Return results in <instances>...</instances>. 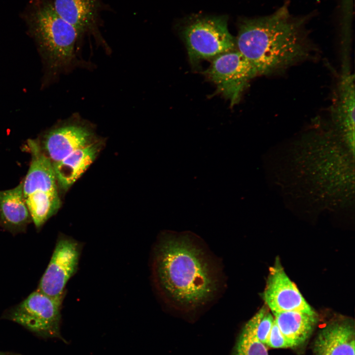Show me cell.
Returning <instances> with one entry per match:
<instances>
[{
    "label": "cell",
    "mask_w": 355,
    "mask_h": 355,
    "mask_svg": "<svg viewBox=\"0 0 355 355\" xmlns=\"http://www.w3.org/2000/svg\"><path fill=\"white\" fill-rule=\"evenodd\" d=\"M152 273L163 299L181 310L205 305L219 288L216 264L197 237L189 233L168 232L160 236L154 249Z\"/></svg>",
    "instance_id": "1"
},
{
    "label": "cell",
    "mask_w": 355,
    "mask_h": 355,
    "mask_svg": "<svg viewBox=\"0 0 355 355\" xmlns=\"http://www.w3.org/2000/svg\"><path fill=\"white\" fill-rule=\"evenodd\" d=\"M285 3L273 13L241 20L236 49L258 75L284 71L312 56L315 47L306 28L307 16H294Z\"/></svg>",
    "instance_id": "2"
},
{
    "label": "cell",
    "mask_w": 355,
    "mask_h": 355,
    "mask_svg": "<svg viewBox=\"0 0 355 355\" xmlns=\"http://www.w3.org/2000/svg\"><path fill=\"white\" fill-rule=\"evenodd\" d=\"M26 20L32 35L44 51L51 68L59 69L71 62L77 30L56 11L47 0H32Z\"/></svg>",
    "instance_id": "3"
},
{
    "label": "cell",
    "mask_w": 355,
    "mask_h": 355,
    "mask_svg": "<svg viewBox=\"0 0 355 355\" xmlns=\"http://www.w3.org/2000/svg\"><path fill=\"white\" fill-rule=\"evenodd\" d=\"M31 161L23 183V193L32 220L39 230L61 206L57 183L49 159L36 141L28 142Z\"/></svg>",
    "instance_id": "4"
},
{
    "label": "cell",
    "mask_w": 355,
    "mask_h": 355,
    "mask_svg": "<svg viewBox=\"0 0 355 355\" xmlns=\"http://www.w3.org/2000/svg\"><path fill=\"white\" fill-rule=\"evenodd\" d=\"M191 63L213 59L236 49L225 16L201 17L191 20L182 31Z\"/></svg>",
    "instance_id": "5"
},
{
    "label": "cell",
    "mask_w": 355,
    "mask_h": 355,
    "mask_svg": "<svg viewBox=\"0 0 355 355\" xmlns=\"http://www.w3.org/2000/svg\"><path fill=\"white\" fill-rule=\"evenodd\" d=\"M64 297H51L36 290L20 303L7 309L2 318L39 336L59 338Z\"/></svg>",
    "instance_id": "6"
},
{
    "label": "cell",
    "mask_w": 355,
    "mask_h": 355,
    "mask_svg": "<svg viewBox=\"0 0 355 355\" xmlns=\"http://www.w3.org/2000/svg\"><path fill=\"white\" fill-rule=\"evenodd\" d=\"M206 74L231 106L239 102L250 80L258 75L254 67L236 48L213 58Z\"/></svg>",
    "instance_id": "7"
},
{
    "label": "cell",
    "mask_w": 355,
    "mask_h": 355,
    "mask_svg": "<svg viewBox=\"0 0 355 355\" xmlns=\"http://www.w3.org/2000/svg\"><path fill=\"white\" fill-rule=\"evenodd\" d=\"M82 248L79 242L60 234L36 290L51 297L65 296L66 285L77 271Z\"/></svg>",
    "instance_id": "8"
},
{
    "label": "cell",
    "mask_w": 355,
    "mask_h": 355,
    "mask_svg": "<svg viewBox=\"0 0 355 355\" xmlns=\"http://www.w3.org/2000/svg\"><path fill=\"white\" fill-rule=\"evenodd\" d=\"M263 297L272 313L300 311L316 314L287 276L278 258L269 269Z\"/></svg>",
    "instance_id": "9"
},
{
    "label": "cell",
    "mask_w": 355,
    "mask_h": 355,
    "mask_svg": "<svg viewBox=\"0 0 355 355\" xmlns=\"http://www.w3.org/2000/svg\"><path fill=\"white\" fill-rule=\"evenodd\" d=\"M92 130L78 122L69 123L49 131L40 144L51 164L96 141Z\"/></svg>",
    "instance_id": "10"
},
{
    "label": "cell",
    "mask_w": 355,
    "mask_h": 355,
    "mask_svg": "<svg viewBox=\"0 0 355 355\" xmlns=\"http://www.w3.org/2000/svg\"><path fill=\"white\" fill-rule=\"evenodd\" d=\"M52 3L58 14L73 26L80 35L89 32L100 36L98 25L102 0H54Z\"/></svg>",
    "instance_id": "11"
},
{
    "label": "cell",
    "mask_w": 355,
    "mask_h": 355,
    "mask_svg": "<svg viewBox=\"0 0 355 355\" xmlns=\"http://www.w3.org/2000/svg\"><path fill=\"white\" fill-rule=\"evenodd\" d=\"M32 221L21 182L13 188L0 191V226L12 234L25 232Z\"/></svg>",
    "instance_id": "12"
},
{
    "label": "cell",
    "mask_w": 355,
    "mask_h": 355,
    "mask_svg": "<svg viewBox=\"0 0 355 355\" xmlns=\"http://www.w3.org/2000/svg\"><path fill=\"white\" fill-rule=\"evenodd\" d=\"M101 144L95 141L78 149L62 160L51 164L57 184L67 190L83 174L96 159Z\"/></svg>",
    "instance_id": "13"
},
{
    "label": "cell",
    "mask_w": 355,
    "mask_h": 355,
    "mask_svg": "<svg viewBox=\"0 0 355 355\" xmlns=\"http://www.w3.org/2000/svg\"><path fill=\"white\" fill-rule=\"evenodd\" d=\"M355 94L354 75L349 68H343L331 114L337 127L351 137L354 134Z\"/></svg>",
    "instance_id": "14"
},
{
    "label": "cell",
    "mask_w": 355,
    "mask_h": 355,
    "mask_svg": "<svg viewBox=\"0 0 355 355\" xmlns=\"http://www.w3.org/2000/svg\"><path fill=\"white\" fill-rule=\"evenodd\" d=\"M272 314L281 332L294 347L307 341L318 320L317 314L310 315L300 311H286Z\"/></svg>",
    "instance_id": "15"
},
{
    "label": "cell",
    "mask_w": 355,
    "mask_h": 355,
    "mask_svg": "<svg viewBox=\"0 0 355 355\" xmlns=\"http://www.w3.org/2000/svg\"><path fill=\"white\" fill-rule=\"evenodd\" d=\"M332 341L330 355H355V329L347 320L331 323Z\"/></svg>",
    "instance_id": "16"
},
{
    "label": "cell",
    "mask_w": 355,
    "mask_h": 355,
    "mask_svg": "<svg viewBox=\"0 0 355 355\" xmlns=\"http://www.w3.org/2000/svg\"><path fill=\"white\" fill-rule=\"evenodd\" d=\"M232 355H268L265 345L256 336L254 323L250 319L243 328Z\"/></svg>",
    "instance_id": "17"
},
{
    "label": "cell",
    "mask_w": 355,
    "mask_h": 355,
    "mask_svg": "<svg viewBox=\"0 0 355 355\" xmlns=\"http://www.w3.org/2000/svg\"><path fill=\"white\" fill-rule=\"evenodd\" d=\"M258 340L266 345L274 321V318L270 310L265 305L251 318Z\"/></svg>",
    "instance_id": "18"
},
{
    "label": "cell",
    "mask_w": 355,
    "mask_h": 355,
    "mask_svg": "<svg viewBox=\"0 0 355 355\" xmlns=\"http://www.w3.org/2000/svg\"><path fill=\"white\" fill-rule=\"evenodd\" d=\"M331 323L324 327L317 336L314 346L316 355H330L332 341Z\"/></svg>",
    "instance_id": "19"
},
{
    "label": "cell",
    "mask_w": 355,
    "mask_h": 355,
    "mask_svg": "<svg viewBox=\"0 0 355 355\" xmlns=\"http://www.w3.org/2000/svg\"><path fill=\"white\" fill-rule=\"evenodd\" d=\"M266 345L276 349L294 347L281 332L275 320Z\"/></svg>",
    "instance_id": "20"
},
{
    "label": "cell",
    "mask_w": 355,
    "mask_h": 355,
    "mask_svg": "<svg viewBox=\"0 0 355 355\" xmlns=\"http://www.w3.org/2000/svg\"><path fill=\"white\" fill-rule=\"evenodd\" d=\"M0 355H20L18 354L10 353V352H0Z\"/></svg>",
    "instance_id": "21"
}]
</instances>
